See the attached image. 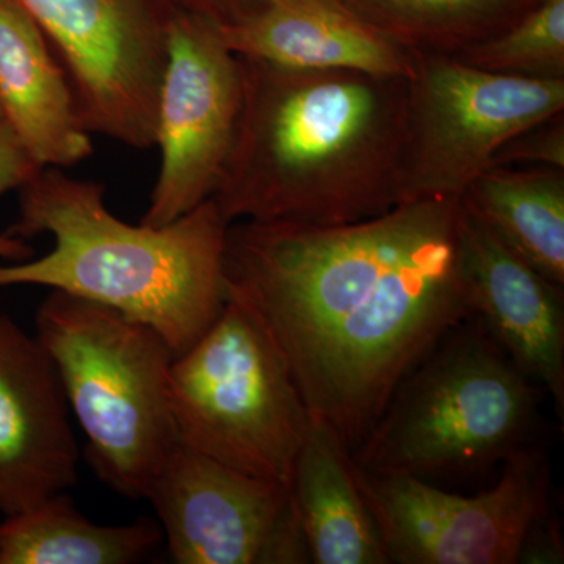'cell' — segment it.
<instances>
[{
	"mask_svg": "<svg viewBox=\"0 0 564 564\" xmlns=\"http://www.w3.org/2000/svg\"><path fill=\"white\" fill-rule=\"evenodd\" d=\"M462 256L474 315L518 369L552 397L563 421V288L534 272L464 203Z\"/></svg>",
	"mask_w": 564,
	"mask_h": 564,
	"instance_id": "13",
	"label": "cell"
},
{
	"mask_svg": "<svg viewBox=\"0 0 564 564\" xmlns=\"http://www.w3.org/2000/svg\"><path fill=\"white\" fill-rule=\"evenodd\" d=\"M68 76L82 126L155 147L159 91L177 0H20Z\"/></svg>",
	"mask_w": 564,
	"mask_h": 564,
	"instance_id": "8",
	"label": "cell"
},
{
	"mask_svg": "<svg viewBox=\"0 0 564 564\" xmlns=\"http://www.w3.org/2000/svg\"><path fill=\"white\" fill-rule=\"evenodd\" d=\"M454 57L491 73L564 79V0H540L513 28Z\"/></svg>",
	"mask_w": 564,
	"mask_h": 564,
	"instance_id": "20",
	"label": "cell"
},
{
	"mask_svg": "<svg viewBox=\"0 0 564 564\" xmlns=\"http://www.w3.org/2000/svg\"><path fill=\"white\" fill-rule=\"evenodd\" d=\"M239 58L242 106L212 196L229 225H347L399 206L410 77Z\"/></svg>",
	"mask_w": 564,
	"mask_h": 564,
	"instance_id": "2",
	"label": "cell"
},
{
	"mask_svg": "<svg viewBox=\"0 0 564 564\" xmlns=\"http://www.w3.org/2000/svg\"><path fill=\"white\" fill-rule=\"evenodd\" d=\"M0 522V564H132L162 543L158 521L99 525L74 508L65 492Z\"/></svg>",
	"mask_w": 564,
	"mask_h": 564,
	"instance_id": "18",
	"label": "cell"
},
{
	"mask_svg": "<svg viewBox=\"0 0 564 564\" xmlns=\"http://www.w3.org/2000/svg\"><path fill=\"white\" fill-rule=\"evenodd\" d=\"M462 199L534 272L564 288V170L491 166Z\"/></svg>",
	"mask_w": 564,
	"mask_h": 564,
	"instance_id": "17",
	"label": "cell"
},
{
	"mask_svg": "<svg viewBox=\"0 0 564 564\" xmlns=\"http://www.w3.org/2000/svg\"><path fill=\"white\" fill-rule=\"evenodd\" d=\"M564 110V79L491 73L417 54L408 80L399 204L462 198L507 141Z\"/></svg>",
	"mask_w": 564,
	"mask_h": 564,
	"instance_id": "7",
	"label": "cell"
},
{
	"mask_svg": "<svg viewBox=\"0 0 564 564\" xmlns=\"http://www.w3.org/2000/svg\"><path fill=\"white\" fill-rule=\"evenodd\" d=\"M564 547L558 521L551 508L534 519L522 541L518 563L556 564L563 563Z\"/></svg>",
	"mask_w": 564,
	"mask_h": 564,
	"instance_id": "23",
	"label": "cell"
},
{
	"mask_svg": "<svg viewBox=\"0 0 564 564\" xmlns=\"http://www.w3.org/2000/svg\"><path fill=\"white\" fill-rule=\"evenodd\" d=\"M218 32L234 54L285 68L411 77L417 58L340 0H263L243 20Z\"/></svg>",
	"mask_w": 564,
	"mask_h": 564,
	"instance_id": "14",
	"label": "cell"
},
{
	"mask_svg": "<svg viewBox=\"0 0 564 564\" xmlns=\"http://www.w3.org/2000/svg\"><path fill=\"white\" fill-rule=\"evenodd\" d=\"M144 499L154 507L174 563H313L291 488L182 443L152 477Z\"/></svg>",
	"mask_w": 564,
	"mask_h": 564,
	"instance_id": "11",
	"label": "cell"
},
{
	"mask_svg": "<svg viewBox=\"0 0 564 564\" xmlns=\"http://www.w3.org/2000/svg\"><path fill=\"white\" fill-rule=\"evenodd\" d=\"M181 9L202 14L218 28L231 25L258 9L263 0H177Z\"/></svg>",
	"mask_w": 564,
	"mask_h": 564,
	"instance_id": "24",
	"label": "cell"
},
{
	"mask_svg": "<svg viewBox=\"0 0 564 564\" xmlns=\"http://www.w3.org/2000/svg\"><path fill=\"white\" fill-rule=\"evenodd\" d=\"M170 399L181 443L292 489L310 411L254 315L226 296L220 315L174 356Z\"/></svg>",
	"mask_w": 564,
	"mask_h": 564,
	"instance_id": "6",
	"label": "cell"
},
{
	"mask_svg": "<svg viewBox=\"0 0 564 564\" xmlns=\"http://www.w3.org/2000/svg\"><path fill=\"white\" fill-rule=\"evenodd\" d=\"M462 225V198L417 199L347 225H229L226 296L261 323L311 417L350 454L408 372L474 315Z\"/></svg>",
	"mask_w": 564,
	"mask_h": 564,
	"instance_id": "1",
	"label": "cell"
},
{
	"mask_svg": "<svg viewBox=\"0 0 564 564\" xmlns=\"http://www.w3.org/2000/svg\"><path fill=\"white\" fill-rule=\"evenodd\" d=\"M0 106L40 166L66 170L95 152L68 76L20 0H0Z\"/></svg>",
	"mask_w": 564,
	"mask_h": 564,
	"instance_id": "15",
	"label": "cell"
},
{
	"mask_svg": "<svg viewBox=\"0 0 564 564\" xmlns=\"http://www.w3.org/2000/svg\"><path fill=\"white\" fill-rule=\"evenodd\" d=\"M242 106L239 55L217 24L180 9L159 91L155 147L161 170L141 217L165 226L212 199L231 151Z\"/></svg>",
	"mask_w": 564,
	"mask_h": 564,
	"instance_id": "10",
	"label": "cell"
},
{
	"mask_svg": "<svg viewBox=\"0 0 564 564\" xmlns=\"http://www.w3.org/2000/svg\"><path fill=\"white\" fill-rule=\"evenodd\" d=\"M39 163L22 147L21 141L11 131L7 122L0 124V196L11 191H20L33 174L39 172ZM33 256L31 245L20 237L0 234V259L7 261H28Z\"/></svg>",
	"mask_w": 564,
	"mask_h": 564,
	"instance_id": "22",
	"label": "cell"
},
{
	"mask_svg": "<svg viewBox=\"0 0 564 564\" xmlns=\"http://www.w3.org/2000/svg\"><path fill=\"white\" fill-rule=\"evenodd\" d=\"M35 328L96 474L121 496L144 499L181 443L170 399L176 352L151 326L65 292L40 304Z\"/></svg>",
	"mask_w": 564,
	"mask_h": 564,
	"instance_id": "5",
	"label": "cell"
},
{
	"mask_svg": "<svg viewBox=\"0 0 564 564\" xmlns=\"http://www.w3.org/2000/svg\"><path fill=\"white\" fill-rule=\"evenodd\" d=\"M413 54L455 55L513 28L540 0H340Z\"/></svg>",
	"mask_w": 564,
	"mask_h": 564,
	"instance_id": "19",
	"label": "cell"
},
{
	"mask_svg": "<svg viewBox=\"0 0 564 564\" xmlns=\"http://www.w3.org/2000/svg\"><path fill=\"white\" fill-rule=\"evenodd\" d=\"M18 192L10 236L50 234L54 248L0 265V288L43 285L102 304L154 328L176 355L220 315L229 223L214 199L154 228L115 217L101 182L62 169L43 166Z\"/></svg>",
	"mask_w": 564,
	"mask_h": 564,
	"instance_id": "3",
	"label": "cell"
},
{
	"mask_svg": "<svg viewBox=\"0 0 564 564\" xmlns=\"http://www.w3.org/2000/svg\"><path fill=\"white\" fill-rule=\"evenodd\" d=\"M69 414L43 345L0 315V514L21 513L76 485L79 448Z\"/></svg>",
	"mask_w": 564,
	"mask_h": 564,
	"instance_id": "12",
	"label": "cell"
},
{
	"mask_svg": "<svg viewBox=\"0 0 564 564\" xmlns=\"http://www.w3.org/2000/svg\"><path fill=\"white\" fill-rule=\"evenodd\" d=\"M355 477L389 563L516 564L530 525L551 508L547 456L533 443L503 463L494 488L475 497L356 464Z\"/></svg>",
	"mask_w": 564,
	"mask_h": 564,
	"instance_id": "9",
	"label": "cell"
},
{
	"mask_svg": "<svg viewBox=\"0 0 564 564\" xmlns=\"http://www.w3.org/2000/svg\"><path fill=\"white\" fill-rule=\"evenodd\" d=\"M519 163L564 170L563 113L555 115L507 141L494 155L491 166L519 165Z\"/></svg>",
	"mask_w": 564,
	"mask_h": 564,
	"instance_id": "21",
	"label": "cell"
},
{
	"mask_svg": "<svg viewBox=\"0 0 564 564\" xmlns=\"http://www.w3.org/2000/svg\"><path fill=\"white\" fill-rule=\"evenodd\" d=\"M292 496L315 564H389L373 516L364 502L350 451L322 419L293 474Z\"/></svg>",
	"mask_w": 564,
	"mask_h": 564,
	"instance_id": "16",
	"label": "cell"
},
{
	"mask_svg": "<svg viewBox=\"0 0 564 564\" xmlns=\"http://www.w3.org/2000/svg\"><path fill=\"white\" fill-rule=\"evenodd\" d=\"M2 122H6V118H3L2 106H0V124H2Z\"/></svg>",
	"mask_w": 564,
	"mask_h": 564,
	"instance_id": "25",
	"label": "cell"
},
{
	"mask_svg": "<svg viewBox=\"0 0 564 564\" xmlns=\"http://www.w3.org/2000/svg\"><path fill=\"white\" fill-rule=\"evenodd\" d=\"M541 393L473 315L400 381L352 462L421 480L481 473L533 443Z\"/></svg>",
	"mask_w": 564,
	"mask_h": 564,
	"instance_id": "4",
	"label": "cell"
}]
</instances>
